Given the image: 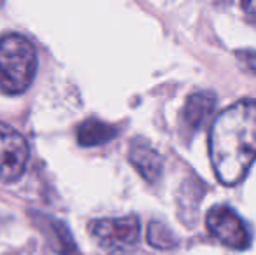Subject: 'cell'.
<instances>
[{"instance_id": "7a4b0ae2", "label": "cell", "mask_w": 256, "mask_h": 255, "mask_svg": "<svg viewBox=\"0 0 256 255\" xmlns=\"http://www.w3.org/2000/svg\"><path fill=\"white\" fill-rule=\"evenodd\" d=\"M37 74V49L21 34L0 37V93L21 95Z\"/></svg>"}, {"instance_id": "6da1fadb", "label": "cell", "mask_w": 256, "mask_h": 255, "mask_svg": "<svg viewBox=\"0 0 256 255\" xmlns=\"http://www.w3.org/2000/svg\"><path fill=\"white\" fill-rule=\"evenodd\" d=\"M209 157L223 185H236L256 159V100L226 107L209 131Z\"/></svg>"}, {"instance_id": "3957f363", "label": "cell", "mask_w": 256, "mask_h": 255, "mask_svg": "<svg viewBox=\"0 0 256 255\" xmlns=\"http://www.w3.org/2000/svg\"><path fill=\"white\" fill-rule=\"evenodd\" d=\"M89 232L102 246L114 252H126L140 239V220L136 215L98 218L89 224Z\"/></svg>"}, {"instance_id": "5b68a950", "label": "cell", "mask_w": 256, "mask_h": 255, "mask_svg": "<svg viewBox=\"0 0 256 255\" xmlns=\"http://www.w3.org/2000/svg\"><path fill=\"white\" fill-rule=\"evenodd\" d=\"M30 147L24 136L9 124L0 123V182L12 184L26 170Z\"/></svg>"}, {"instance_id": "ba28073f", "label": "cell", "mask_w": 256, "mask_h": 255, "mask_svg": "<svg viewBox=\"0 0 256 255\" xmlns=\"http://www.w3.org/2000/svg\"><path fill=\"white\" fill-rule=\"evenodd\" d=\"M117 135V128L98 119H88L77 128V140L84 147H96L110 142Z\"/></svg>"}, {"instance_id": "277c9868", "label": "cell", "mask_w": 256, "mask_h": 255, "mask_svg": "<svg viewBox=\"0 0 256 255\" xmlns=\"http://www.w3.org/2000/svg\"><path fill=\"white\" fill-rule=\"evenodd\" d=\"M206 224L209 232L228 248L246 250L251 245V234L246 222L230 206H212L206 215Z\"/></svg>"}, {"instance_id": "30bf717a", "label": "cell", "mask_w": 256, "mask_h": 255, "mask_svg": "<svg viewBox=\"0 0 256 255\" xmlns=\"http://www.w3.org/2000/svg\"><path fill=\"white\" fill-rule=\"evenodd\" d=\"M51 231H52V239L56 241V250L60 255H80L77 243H75L72 232L68 231V227L63 222H51Z\"/></svg>"}, {"instance_id": "9c48e42d", "label": "cell", "mask_w": 256, "mask_h": 255, "mask_svg": "<svg viewBox=\"0 0 256 255\" xmlns=\"http://www.w3.org/2000/svg\"><path fill=\"white\" fill-rule=\"evenodd\" d=\"M146 239L154 248L158 250H171L178 245V239H176L174 232L164 224V222L152 220L146 229Z\"/></svg>"}, {"instance_id": "7c38bea8", "label": "cell", "mask_w": 256, "mask_h": 255, "mask_svg": "<svg viewBox=\"0 0 256 255\" xmlns=\"http://www.w3.org/2000/svg\"><path fill=\"white\" fill-rule=\"evenodd\" d=\"M242 9L246 13V16L250 18L253 23H256V0H250V2L242 4Z\"/></svg>"}, {"instance_id": "8fae6325", "label": "cell", "mask_w": 256, "mask_h": 255, "mask_svg": "<svg viewBox=\"0 0 256 255\" xmlns=\"http://www.w3.org/2000/svg\"><path fill=\"white\" fill-rule=\"evenodd\" d=\"M237 60L242 63V67L248 72L256 74V53L254 51H239L237 53Z\"/></svg>"}, {"instance_id": "52a82bcc", "label": "cell", "mask_w": 256, "mask_h": 255, "mask_svg": "<svg viewBox=\"0 0 256 255\" xmlns=\"http://www.w3.org/2000/svg\"><path fill=\"white\" fill-rule=\"evenodd\" d=\"M216 109V96L211 91H197L186 98L183 107V126L192 133L199 131L211 119Z\"/></svg>"}, {"instance_id": "8992f818", "label": "cell", "mask_w": 256, "mask_h": 255, "mask_svg": "<svg viewBox=\"0 0 256 255\" xmlns=\"http://www.w3.org/2000/svg\"><path fill=\"white\" fill-rule=\"evenodd\" d=\"M129 161L140 175L150 184L162 177V157L146 140L134 138L129 145Z\"/></svg>"}]
</instances>
